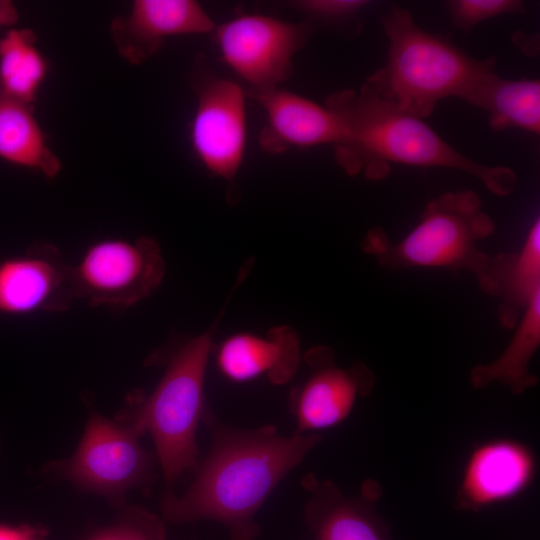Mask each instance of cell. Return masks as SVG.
Segmentation results:
<instances>
[{"instance_id":"26","label":"cell","mask_w":540,"mask_h":540,"mask_svg":"<svg viewBox=\"0 0 540 540\" xmlns=\"http://www.w3.org/2000/svg\"><path fill=\"white\" fill-rule=\"evenodd\" d=\"M18 11L8 0H0V27L11 26L17 22Z\"/></svg>"},{"instance_id":"23","label":"cell","mask_w":540,"mask_h":540,"mask_svg":"<svg viewBox=\"0 0 540 540\" xmlns=\"http://www.w3.org/2000/svg\"><path fill=\"white\" fill-rule=\"evenodd\" d=\"M447 9L453 25L465 32L493 17L504 14H520L525 11L519 0H451Z\"/></svg>"},{"instance_id":"1","label":"cell","mask_w":540,"mask_h":540,"mask_svg":"<svg viewBox=\"0 0 540 540\" xmlns=\"http://www.w3.org/2000/svg\"><path fill=\"white\" fill-rule=\"evenodd\" d=\"M202 421L211 434L206 457L196 465L185 492H166L163 519L173 524L209 520L223 525L229 540H256V516L278 484L322 440L318 433L286 436L271 424L237 428L222 423L207 405Z\"/></svg>"},{"instance_id":"5","label":"cell","mask_w":540,"mask_h":540,"mask_svg":"<svg viewBox=\"0 0 540 540\" xmlns=\"http://www.w3.org/2000/svg\"><path fill=\"white\" fill-rule=\"evenodd\" d=\"M494 231L495 224L475 192H446L428 203L419 222L400 242L390 243L376 258L387 269L466 270L481 286L492 257L480 251L477 243Z\"/></svg>"},{"instance_id":"25","label":"cell","mask_w":540,"mask_h":540,"mask_svg":"<svg viewBox=\"0 0 540 540\" xmlns=\"http://www.w3.org/2000/svg\"><path fill=\"white\" fill-rule=\"evenodd\" d=\"M47 536V530L39 525L0 523V540H47Z\"/></svg>"},{"instance_id":"8","label":"cell","mask_w":540,"mask_h":540,"mask_svg":"<svg viewBox=\"0 0 540 540\" xmlns=\"http://www.w3.org/2000/svg\"><path fill=\"white\" fill-rule=\"evenodd\" d=\"M313 29L308 21L247 14L223 23L215 35L224 62L255 92L277 88L292 75L293 58Z\"/></svg>"},{"instance_id":"17","label":"cell","mask_w":540,"mask_h":540,"mask_svg":"<svg viewBox=\"0 0 540 540\" xmlns=\"http://www.w3.org/2000/svg\"><path fill=\"white\" fill-rule=\"evenodd\" d=\"M480 287L500 299L501 324L515 327L531 299L540 292L539 218L534 220L519 251L492 257L489 274Z\"/></svg>"},{"instance_id":"13","label":"cell","mask_w":540,"mask_h":540,"mask_svg":"<svg viewBox=\"0 0 540 540\" xmlns=\"http://www.w3.org/2000/svg\"><path fill=\"white\" fill-rule=\"evenodd\" d=\"M215 25L193 0H135L129 13L114 18L110 34L120 56L139 65L152 57L166 38L203 34Z\"/></svg>"},{"instance_id":"7","label":"cell","mask_w":540,"mask_h":540,"mask_svg":"<svg viewBox=\"0 0 540 540\" xmlns=\"http://www.w3.org/2000/svg\"><path fill=\"white\" fill-rule=\"evenodd\" d=\"M139 438L130 425L95 412L89 417L74 454L58 463L57 470L74 485L109 497L148 486L154 458Z\"/></svg>"},{"instance_id":"18","label":"cell","mask_w":540,"mask_h":540,"mask_svg":"<svg viewBox=\"0 0 540 540\" xmlns=\"http://www.w3.org/2000/svg\"><path fill=\"white\" fill-rule=\"evenodd\" d=\"M486 111L494 132L519 128L540 132V82L535 79L508 80L487 72L465 100Z\"/></svg>"},{"instance_id":"20","label":"cell","mask_w":540,"mask_h":540,"mask_svg":"<svg viewBox=\"0 0 540 540\" xmlns=\"http://www.w3.org/2000/svg\"><path fill=\"white\" fill-rule=\"evenodd\" d=\"M0 158L10 164L40 172L49 179L61 162L47 144L34 117L32 105L0 92Z\"/></svg>"},{"instance_id":"16","label":"cell","mask_w":540,"mask_h":540,"mask_svg":"<svg viewBox=\"0 0 540 540\" xmlns=\"http://www.w3.org/2000/svg\"><path fill=\"white\" fill-rule=\"evenodd\" d=\"M250 95L266 113L267 124L260 133L259 143L268 153L338 143L339 120L325 105L280 87L250 92Z\"/></svg>"},{"instance_id":"14","label":"cell","mask_w":540,"mask_h":540,"mask_svg":"<svg viewBox=\"0 0 540 540\" xmlns=\"http://www.w3.org/2000/svg\"><path fill=\"white\" fill-rule=\"evenodd\" d=\"M217 369L234 383L267 377L283 385L295 376L301 359L297 331L289 325L274 326L265 335L237 332L213 349Z\"/></svg>"},{"instance_id":"21","label":"cell","mask_w":540,"mask_h":540,"mask_svg":"<svg viewBox=\"0 0 540 540\" xmlns=\"http://www.w3.org/2000/svg\"><path fill=\"white\" fill-rule=\"evenodd\" d=\"M47 62L29 29L11 28L0 39V92L32 105L47 74Z\"/></svg>"},{"instance_id":"11","label":"cell","mask_w":540,"mask_h":540,"mask_svg":"<svg viewBox=\"0 0 540 540\" xmlns=\"http://www.w3.org/2000/svg\"><path fill=\"white\" fill-rule=\"evenodd\" d=\"M76 300L73 266L53 244L36 242L0 260V315L62 312Z\"/></svg>"},{"instance_id":"22","label":"cell","mask_w":540,"mask_h":540,"mask_svg":"<svg viewBox=\"0 0 540 540\" xmlns=\"http://www.w3.org/2000/svg\"><path fill=\"white\" fill-rule=\"evenodd\" d=\"M89 540H166V530L163 520L155 514L142 508H130L113 525Z\"/></svg>"},{"instance_id":"9","label":"cell","mask_w":540,"mask_h":540,"mask_svg":"<svg viewBox=\"0 0 540 540\" xmlns=\"http://www.w3.org/2000/svg\"><path fill=\"white\" fill-rule=\"evenodd\" d=\"M197 106L191 123L192 148L212 175L233 183L247 137L244 92L235 82L212 74L195 75Z\"/></svg>"},{"instance_id":"4","label":"cell","mask_w":540,"mask_h":540,"mask_svg":"<svg viewBox=\"0 0 540 540\" xmlns=\"http://www.w3.org/2000/svg\"><path fill=\"white\" fill-rule=\"evenodd\" d=\"M223 312L206 331L181 339L161 356L165 368L158 384L148 396H133L126 412L125 424L140 436H151L168 487L198 463L196 433L207 407L206 371Z\"/></svg>"},{"instance_id":"3","label":"cell","mask_w":540,"mask_h":540,"mask_svg":"<svg viewBox=\"0 0 540 540\" xmlns=\"http://www.w3.org/2000/svg\"><path fill=\"white\" fill-rule=\"evenodd\" d=\"M389 41L385 65L364 83L381 99L420 119L447 97L466 100L496 60L469 56L447 38L418 26L411 13L392 6L381 18Z\"/></svg>"},{"instance_id":"19","label":"cell","mask_w":540,"mask_h":540,"mask_svg":"<svg viewBox=\"0 0 540 540\" xmlns=\"http://www.w3.org/2000/svg\"><path fill=\"white\" fill-rule=\"evenodd\" d=\"M515 327L512 339L497 358L472 368L470 383L474 388L498 382L519 395L537 385L538 379L529 367L540 344V292L531 299Z\"/></svg>"},{"instance_id":"12","label":"cell","mask_w":540,"mask_h":540,"mask_svg":"<svg viewBox=\"0 0 540 540\" xmlns=\"http://www.w3.org/2000/svg\"><path fill=\"white\" fill-rule=\"evenodd\" d=\"M536 466L533 451L520 441L498 438L479 444L467 458L455 508L478 512L514 499L531 485Z\"/></svg>"},{"instance_id":"24","label":"cell","mask_w":540,"mask_h":540,"mask_svg":"<svg viewBox=\"0 0 540 540\" xmlns=\"http://www.w3.org/2000/svg\"><path fill=\"white\" fill-rule=\"evenodd\" d=\"M365 0H302L293 2V6L312 19L326 22L349 20L361 12L367 5Z\"/></svg>"},{"instance_id":"6","label":"cell","mask_w":540,"mask_h":540,"mask_svg":"<svg viewBox=\"0 0 540 540\" xmlns=\"http://www.w3.org/2000/svg\"><path fill=\"white\" fill-rule=\"evenodd\" d=\"M165 272L160 245L153 237L101 239L73 266L76 299L92 307L127 309L152 295Z\"/></svg>"},{"instance_id":"2","label":"cell","mask_w":540,"mask_h":540,"mask_svg":"<svg viewBox=\"0 0 540 540\" xmlns=\"http://www.w3.org/2000/svg\"><path fill=\"white\" fill-rule=\"evenodd\" d=\"M325 106L339 120L335 158L349 175L363 173L367 179L381 180L389 174L390 164H403L457 169L474 176L499 196L510 194L516 185L511 168L468 158L423 119L381 99L365 84L358 90L331 94Z\"/></svg>"},{"instance_id":"10","label":"cell","mask_w":540,"mask_h":540,"mask_svg":"<svg viewBox=\"0 0 540 540\" xmlns=\"http://www.w3.org/2000/svg\"><path fill=\"white\" fill-rule=\"evenodd\" d=\"M303 359L309 373L289 399L298 433H318L341 424L357 399L369 395L374 387L375 375L365 364L342 367L327 346L309 349Z\"/></svg>"},{"instance_id":"15","label":"cell","mask_w":540,"mask_h":540,"mask_svg":"<svg viewBox=\"0 0 540 540\" xmlns=\"http://www.w3.org/2000/svg\"><path fill=\"white\" fill-rule=\"evenodd\" d=\"M303 520L312 540H392L390 529L375 508L378 497H351L330 479L307 474Z\"/></svg>"}]
</instances>
